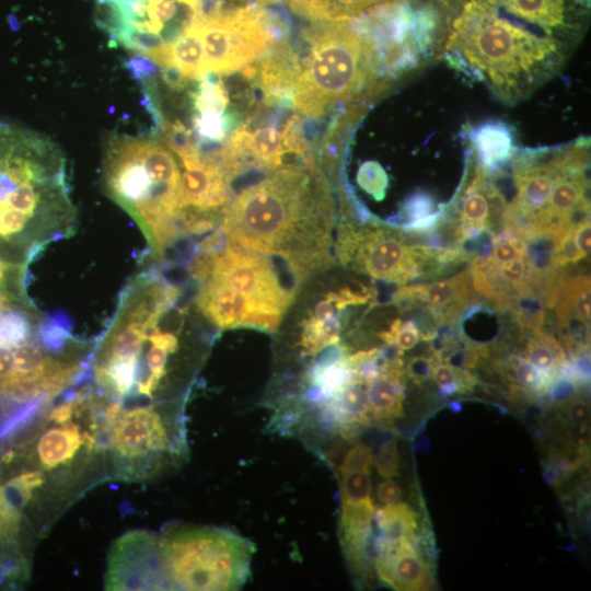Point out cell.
Here are the masks:
<instances>
[{
    "label": "cell",
    "mask_w": 591,
    "mask_h": 591,
    "mask_svg": "<svg viewBox=\"0 0 591 591\" xmlns=\"http://www.w3.org/2000/svg\"><path fill=\"white\" fill-rule=\"evenodd\" d=\"M213 279L244 296L275 331L291 301L271 264L258 253L229 248L210 253L205 279Z\"/></svg>",
    "instance_id": "obj_7"
},
{
    "label": "cell",
    "mask_w": 591,
    "mask_h": 591,
    "mask_svg": "<svg viewBox=\"0 0 591 591\" xmlns=\"http://www.w3.org/2000/svg\"><path fill=\"white\" fill-rule=\"evenodd\" d=\"M239 132L252 166L275 170L282 164V157L287 151L282 136L275 127H262L254 134L242 128Z\"/></svg>",
    "instance_id": "obj_17"
},
{
    "label": "cell",
    "mask_w": 591,
    "mask_h": 591,
    "mask_svg": "<svg viewBox=\"0 0 591 591\" xmlns=\"http://www.w3.org/2000/svg\"><path fill=\"white\" fill-rule=\"evenodd\" d=\"M163 82L174 90H182L187 85L188 79L175 65H169L160 68Z\"/></svg>",
    "instance_id": "obj_36"
},
{
    "label": "cell",
    "mask_w": 591,
    "mask_h": 591,
    "mask_svg": "<svg viewBox=\"0 0 591 591\" xmlns=\"http://www.w3.org/2000/svg\"><path fill=\"white\" fill-rule=\"evenodd\" d=\"M590 220L577 227L573 231L575 242L580 253L587 257L590 254Z\"/></svg>",
    "instance_id": "obj_37"
},
{
    "label": "cell",
    "mask_w": 591,
    "mask_h": 591,
    "mask_svg": "<svg viewBox=\"0 0 591 591\" xmlns=\"http://www.w3.org/2000/svg\"><path fill=\"white\" fill-rule=\"evenodd\" d=\"M196 303L221 328L255 326L270 331L267 321L244 296L217 280H202Z\"/></svg>",
    "instance_id": "obj_13"
},
{
    "label": "cell",
    "mask_w": 591,
    "mask_h": 591,
    "mask_svg": "<svg viewBox=\"0 0 591 591\" xmlns=\"http://www.w3.org/2000/svg\"><path fill=\"white\" fill-rule=\"evenodd\" d=\"M524 359L554 379L567 363L560 343L551 331L545 329L532 334V338L525 345Z\"/></svg>",
    "instance_id": "obj_19"
},
{
    "label": "cell",
    "mask_w": 591,
    "mask_h": 591,
    "mask_svg": "<svg viewBox=\"0 0 591 591\" xmlns=\"http://www.w3.org/2000/svg\"><path fill=\"white\" fill-rule=\"evenodd\" d=\"M333 205L314 158L243 189L223 211L230 248L286 258L299 278L329 263Z\"/></svg>",
    "instance_id": "obj_2"
},
{
    "label": "cell",
    "mask_w": 591,
    "mask_h": 591,
    "mask_svg": "<svg viewBox=\"0 0 591 591\" xmlns=\"http://www.w3.org/2000/svg\"><path fill=\"white\" fill-rule=\"evenodd\" d=\"M373 520L381 532L378 545L416 542L418 514L406 502L385 505L375 511Z\"/></svg>",
    "instance_id": "obj_18"
},
{
    "label": "cell",
    "mask_w": 591,
    "mask_h": 591,
    "mask_svg": "<svg viewBox=\"0 0 591 591\" xmlns=\"http://www.w3.org/2000/svg\"><path fill=\"white\" fill-rule=\"evenodd\" d=\"M404 362L387 360L381 373L367 385L370 424L391 427L403 415Z\"/></svg>",
    "instance_id": "obj_14"
},
{
    "label": "cell",
    "mask_w": 591,
    "mask_h": 591,
    "mask_svg": "<svg viewBox=\"0 0 591 591\" xmlns=\"http://www.w3.org/2000/svg\"><path fill=\"white\" fill-rule=\"evenodd\" d=\"M171 62L192 80H202L207 74L197 22L171 45Z\"/></svg>",
    "instance_id": "obj_20"
},
{
    "label": "cell",
    "mask_w": 591,
    "mask_h": 591,
    "mask_svg": "<svg viewBox=\"0 0 591 591\" xmlns=\"http://www.w3.org/2000/svg\"><path fill=\"white\" fill-rule=\"evenodd\" d=\"M124 67L129 76L144 88H153L160 73L159 65L139 53L127 58L124 61Z\"/></svg>",
    "instance_id": "obj_27"
},
{
    "label": "cell",
    "mask_w": 591,
    "mask_h": 591,
    "mask_svg": "<svg viewBox=\"0 0 591 591\" xmlns=\"http://www.w3.org/2000/svg\"><path fill=\"white\" fill-rule=\"evenodd\" d=\"M22 524L21 510L8 499L0 486V556L18 552Z\"/></svg>",
    "instance_id": "obj_23"
},
{
    "label": "cell",
    "mask_w": 591,
    "mask_h": 591,
    "mask_svg": "<svg viewBox=\"0 0 591 591\" xmlns=\"http://www.w3.org/2000/svg\"><path fill=\"white\" fill-rule=\"evenodd\" d=\"M96 25L107 32L112 39L127 26L123 13L117 4L108 0H97L94 10Z\"/></svg>",
    "instance_id": "obj_26"
},
{
    "label": "cell",
    "mask_w": 591,
    "mask_h": 591,
    "mask_svg": "<svg viewBox=\"0 0 591 591\" xmlns=\"http://www.w3.org/2000/svg\"><path fill=\"white\" fill-rule=\"evenodd\" d=\"M166 412L155 405L125 408L105 426L114 478L148 479L182 454V418Z\"/></svg>",
    "instance_id": "obj_6"
},
{
    "label": "cell",
    "mask_w": 591,
    "mask_h": 591,
    "mask_svg": "<svg viewBox=\"0 0 591 591\" xmlns=\"http://www.w3.org/2000/svg\"><path fill=\"white\" fill-rule=\"evenodd\" d=\"M473 153L488 171L506 164L514 152L512 136L505 125L488 123L472 132Z\"/></svg>",
    "instance_id": "obj_15"
},
{
    "label": "cell",
    "mask_w": 591,
    "mask_h": 591,
    "mask_svg": "<svg viewBox=\"0 0 591 591\" xmlns=\"http://www.w3.org/2000/svg\"><path fill=\"white\" fill-rule=\"evenodd\" d=\"M359 185L378 200L382 199L387 186V176L376 162L363 163L357 176Z\"/></svg>",
    "instance_id": "obj_28"
},
{
    "label": "cell",
    "mask_w": 591,
    "mask_h": 591,
    "mask_svg": "<svg viewBox=\"0 0 591 591\" xmlns=\"http://www.w3.org/2000/svg\"><path fill=\"white\" fill-rule=\"evenodd\" d=\"M397 0H290V8L315 22H335L356 18L366 10Z\"/></svg>",
    "instance_id": "obj_16"
},
{
    "label": "cell",
    "mask_w": 591,
    "mask_h": 591,
    "mask_svg": "<svg viewBox=\"0 0 591 591\" xmlns=\"http://www.w3.org/2000/svg\"><path fill=\"white\" fill-rule=\"evenodd\" d=\"M106 590H172L160 537L131 531L112 546L105 575Z\"/></svg>",
    "instance_id": "obj_9"
},
{
    "label": "cell",
    "mask_w": 591,
    "mask_h": 591,
    "mask_svg": "<svg viewBox=\"0 0 591 591\" xmlns=\"http://www.w3.org/2000/svg\"><path fill=\"white\" fill-rule=\"evenodd\" d=\"M432 378L440 387H449L455 385L459 387L460 392L459 369L445 363H438L433 369Z\"/></svg>",
    "instance_id": "obj_34"
},
{
    "label": "cell",
    "mask_w": 591,
    "mask_h": 591,
    "mask_svg": "<svg viewBox=\"0 0 591 591\" xmlns=\"http://www.w3.org/2000/svg\"><path fill=\"white\" fill-rule=\"evenodd\" d=\"M379 337L385 341V344L395 345L404 351L409 350L417 345L420 334L412 320L403 322L399 318H396L392 322L387 331L379 333Z\"/></svg>",
    "instance_id": "obj_25"
},
{
    "label": "cell",
    "mask_w": 591,
    "mask_h": 591,
    "mask_svg": "<svg viewBox=\"0 0 591 591\" xmlns=\"http://www.w3.org/2000/svg\"><path fill=\"white\" fill-rule=\"evenodd\" d=\"M160 542L172 590H236L250 575L253 545L229 530L181 528Z\"/></svg>",
    "instance_id": "obj_5"
},
{
    "label": "cell",
    "mask_w": 591,
    "mask_h": 591,
    "mask_svg": "<svg viewBox=\"0 0 591 591\" xmlns=\"http://www.w3.org/2000/svg\"><path fill=\"white\" fill-rule=\"evenodd\" d=\"M166 146L172 149L182 162L199 159L193 131L181 121H167L163 119L160 127Z\"/></svg>",
    "instance_id": "obj_24"
},
{
    "label": "cell",
    "mask_w": 591,
    "mask_h": 591,
    "mask_svg": "<svg viewBox=\"0 0 591 591\" xmlns=\"http://www.w3.org/2000/svg\"><path fill=\"white\" fill-rule=\"evenodd\" d=\"M567 403V416L576 426H587L590 421V406L583 398L572 397Z\"/></svg>",
    "instance_id": "obj_33"
},
{
    "label": "cell",
    "mask_w": 591,
    "mask_h": 591,
    "mask_svg": "<svg viewBox=\"0 0 591 591\" xmlns=\"http://www.w3.org/2000/svg\"><path fill=\"white\" fill-rule=\"evenodd\" d=\"M431 50L499 101H522L556 76L578 45L490 0H432Z\"/></svg>",
    "instance_id": "obj_1"
},
{
    "label": "cell",
    "mask_w": 591,
    "mask_h": 591,
    "mask_svg": "<svg viewBox=\"0 0 591 591\" xmlns=\"http://www.w3.org/2000/svg\"><path fill=\"white\" fill-rule=\"evenodd\" d=\"M434 202L429 194L424 192H416L403 204V220L407 219L408 222L422 218L433 212Z\"/></svg>",
    "instance_id": "obj_31"
},
{
    "label": "cell",
    "mask_w": 591,
    "mask_h": 591,
    "mask_svg": "<svg viewBox=\"0 0 591 591\" xmlns=\"http://www.w3.org/2000/svg\"><path fill=\"white\" fill-rule=\"evenodd\" d=\"M578 45L586 34L590 0H490Z\"/></svg>",
    "instance_id": "obj_10"
},
{
    "label": "cell",
    "mask_w": 591,
    "mask_h": 591,
    "mask_svg": "<svg viewBox=\"0 0 591 591\" xmlns=\"http://www.w3.org/2000/svg\"><path fill=\"white\" fill-rule=\"evenodd\" d=\"M472 279L468 270L429 285L401 287L393 299L409 298L424 304L438 324H455L464 310L474 303Z\"/></svg>",
    "instance_id": "obj_12"
},
{
    "label": "cell",
    "mask_w": 591,
    "mask_h": 591,
    "mask_svg": "<svg viewBox=\"0 0 591 591\" xmlns=\"http://www.w3.org/2000/svg\"><path fill=\"white\" fill-rule=\"evenodd\" d=\"M559 236L551 233H537L526 241L524 258L530 269L544 277L556 268L555 250Z\"/></svg>",
    "instance_id": "obj_22"
},
{
    "label": "cell",
    "mask_w": 591,
    "mask_h": 591,
    "mask_svg": "<svg viewBox=\"0 0 591 591\" xmlns=\"http://www.w3.org/2000/svg\"><path fill=\"white\" fill-rule=\"evenodd\" d=\"M378 473L385 477L392 478L398 475L399 472V454L394 440L386 442L373 459Z\"/></svg>",
    "instance_id": "obj_29"
},
{
    "label": "cell",
    "mask_w": 591,
    "mask_h": 591,
    "mask_svg": "<svg viewBox=\"0 0 591 591\" xmlns=\"http://www.w3.org/2000/svg\"><path fill=\"white\" fill-rule=\"evenodd\" d=\"M440 363L432 355L413 357L404 368L405 374L416 384H421L432 376L434 367Z\"/></svg>",
    "instance_id": "obj_30"
},
{
    "label": "cell",
    "mask_w": 591,
    "mask_h": 591,
    "mask_svg": "<svg viewBox=\"0 0 591 591\" xmlns=\"http://www.w3.org/2000/svg\"><path fill=\"white\" fill-rule=\"evenodd\" d=\"M306 33L305 57L298 56L293 86L294 107L317 118L348 99L375 95L385 88L386 77L371 45L348 20L323 22Z\"/></svg>",
    "instance_id": "obj_4"
},
{
    "label": "cell",
    "mask_w": 591,
    "mask_h": 591,
    "mask_svg": "<svg viewBox=\"0 0 591 591\" xmlns=\"http://www.w3.org/2000/svg\"><path fill=\"white\" fill-rule=\"evenodd\" d=\"M374 567L378 578L395 590H429L433 586L426 560L408 540L378 545Z\"/></svg>",
    "instance_id": "obj_11"
},
{
    "label": "cell",
    "mask_w": 591,
    "mask_h": 591,
    "mask_svg": "<svg viewBox=\"0 0 591 591\" xmlns=\"http://www.w3.org/2000/svg\"><path fill=\"white\" fill-rule=\"evenodd\" d=\"M376 496L382 503L392 505L399 500L402 489L395 480L386 478L378 485Z\"/></svg>",
    "instance_id": "obj_35"
},
{
    "label": "cell",
    "mask_w": 591,
    "mask_h": 591,
    "mask_svg": "<svg viewBox=\"0 0 591 591\" xmlns=\"http://www.w3.org/2000/svg\"><path fill=\"white\" fill-rule=\"evenodd\" d=\"M341 322L338 316L317 320L312 316L304 322L300 345L304 355H316L339 340Z\"/></svg>",
    "instance_id": "obj_21"
},
{
    "label": "cell",
    "mask_w": 591,
    "mask_h": 591,
    "mask_svg": "<svg viewBox=\"0 0 591 591\" xmlns=\"http://www.w3.org/2000/svg\"><path fill=\"white\" fill-rule=\"evenodd\" d=\"M66 160L47 136L0 119V260L26 268L76 231Z\"/></svg>",
    "instance_id": "obj_3"
},
{
    "label": "cell",
    "mask_w": 591,
    "mask_h": 591,
    "mask_svg": "<svg viewBox=\"0 0 591 591\" xmlns=\"http://www.w3.org/2000/svg\"><path fill=\"white\" fill-rule=\"evenodd\" d=\"M584 258L575 242L572 231L564 233L559 237L555 250L556 267H564L571 263L576 264Z\"/></svg>",
    "instance_id": "obj_32"
},
{
    "label": "cell",
    "mask_w": 591,
    "mask_h": 591,
    "mask_svg": "<svg viewBox=\"0 0 591 591\" xmlns=\"http://www.w3.org/2000/svg\"><path fill=\"white\" fill-rule=\"evenodd\" d=\"M337 252L341 263L351 264L376 279L402 285L417 278L413 245L391 229L355 230L344 225Z\"/></svg>",
    "instance_id": "obj_8"
}]
</instances>
